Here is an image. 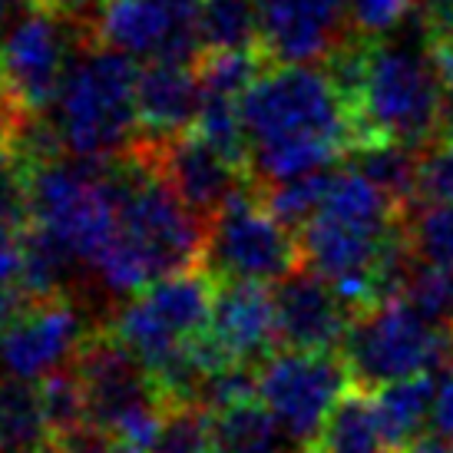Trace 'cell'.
I'll list each match as a JSON object with an SVG mask.
<instances>
[{
  "instance_id": "6da1fadb",
  "label": "cell",
  "mask_w": 453,
  "mask_h": 453,
  "mask_svg": "<svg viewBox=\"0 0 453 453\" xmlns=\"http://www.w3.org/2000/svg\"><path fill=\"white\" fill-rule=\"evenodd\" d=\"M407 209L361 169L331 176L327 196L302 228V262L331 281L351 311L401 295L414 249Z\"/></svg>"
},
{
  "instance_id": "7a4b0ae2",
  "label": "cell",
  "mask_w": 453,
  "mask_h": 453,
  "mask_svg": "<svg viewBox=\"0 0 453 453\" xmlns=\"http://www.w3.org/2000/svg\"><path fill=\"white\" fill-rule=\"evenodd\" d=\"M245 159L255 186L327 169L354 150V123L327 66L275 64L242 96Z\"/></svg>"
},
{
  "instance_id": "3957f363",
  "label": "cell",
  "mask_w": 453,
  "mask_h": 453,
  "mask_svg": "<svg viewBox=\"0 0 453 453\" xmlns=\"http://www.w3.org/2000/svg\"><path fill=\"white\" fill-rule=\"evenodd\" d=\"M205 219L179 199L150 152L119 156V202L110 245L89 275L113 295H136L152 281L189 272L205 255Z\"/></svg>"
},
{
  "instance_id": "277c9868",
  "label": "cell",
  "mask_w": 453,
  "mask_h": 453,
  "mask_svg": "<svg viewBox=\"0 0 453 453\" xmlns=\"http://www.w3.org/2000/svg\"><path fill=\"white\" fill-rule=\"evenodd\" d=\"M327 73L348 103L354 146L401 142L420 150L437 142L441 73L430 47L420 50L354 30V37L327 60Z\"/></svg>"
},
{
  "instance_id": "5b68a950",
  "label": "cell",
  "mask_w": 453,
  "mask_h": 453,
  "mask_svg": "<svg viewBox=\"0 0 453 453\" xmlns=\"http://www.w3.org/2000/svg\"><path fill=\"white\" fill-rule=\"evenodd\" d=\"M136 83L139 70L133 66V57L89 34L47 113L66 156L119 159L136 150Z\"/></svg>"
},
{
  "instance_id": "8992f818",
  "label": "cell",
  "mask_w": 453,
  "mask_h": 453,
  "mask_svg": "<svg viewBox=\"0 0 453 453\" xmlns=\"http://www.w3.org/2000/svg\"><path fill=\"white\" fill-rule=\"evenodd\" d=\"M341 357L357 388H384L417 374L453 371V325L417 311L403 295L354 311Z\"/></svg>"
},
{
  "instance_id": "52a82bcc",
  "label": "cell",
  "mask_w": 453,
  "mask_h": 453,
  "mask_svg": "<svg viewBox=\"0 0 453 453\" xmlns=\"http://www.w3.org/2000/svg\"><path fill=\"white\" fill-rule=\"evenodd\" d=\"M73 367L87 394L89 424L106 441L150 453L169 411L150 367L110 327L89 334Z\"/></svg>"
},
{
  "instance_id": "ba28073f",
  "label": "cell",
  "mask_w": 453,
  "mask_h": 453,
  "mask_svg": "<svg viewBox=\"0 0 453 453\" xmlns=\"http://www.w3.org/2000/svg\"><path fill=\"white\" fill-rule=\"evenodd\" d=\"M255 186V182H252ZM245 186L205 226V272L212 281H258L272 285L302 265V245L268 205L262 192Z\"/></svg>"
},
{
  "instance_id": "9c48e42d",
  "label": "cell",
  "mask_w": 453,
  "mask_h": 453,
  "mask_svg": "<svg viewBox=\"0 0 453 453\" xmlns=\"http://www.w3.org/2000/svg\"><path fill=\"white\" fill-rule=\"evenodd\" d=\"M89 40V24L37 7L0 37V76L17 116L50 113L73 53Z\"/></svg>"
},
{
  "instance_id": "30bf717a",
  "label": "cell",
  "mask_w": 453,
  "mask_h": 453,
  "mask_svg": "<svg viewBox=\"0 0 453 453\" xmlns=\"http://www.w3.org/2000/svg\"><path fill=\"white\" fill-rule=\"evenodd\" d=\"M255 374L258 397L295 447H315L334 403L351 384V371L334 351H272Z\"/></svg>"
},
{
  "instance_id": "8fae6325",
  "label": "cell",
  "mask_w": 453,
  "mask_h": 453,
  "mask_svg": "<svg viewBox=\"0 0 453 453\" xmlns=\"http://www.w3.org/2000/svg\"><path fill=\"white\" fill-rule=\"evenodd\" d=\"M89 34L133 60H199L202 0H113L93 20Z\"/></svg>"
},
{
  "instance_id": "7c38bea8",
  "label": "cell",
  "mask_w": 453,
  "mask_h": 453,
  "mask_svg": "<svg viewBox=\"0 0 453 453\" xmlns=\"http://www.w3.org/2000/svg\"><path fill=\"white\" fill-rule=\"evenodd\" d=\"M93 331L96 327H89L87 315L66 295L30 302L0 331V371L4 378L37 384L73 367Z\"/></svg>"
},
{
  "instance_id": "4fadbf2b",
  "label": "cell",
  "mask_w": 453,
  "mask_h": 453,
  "mask_svg": "<svg viewBox=\"0 0 453 453\" xmlns=\"http://www.w3.org/2000/svg\"><path fill=\"white\" fill-rule=\"evenodd\" d=\"M351 30V0H258V47L275 64H327Z\"/></svg>"
},
{
  "instance_id": "5bb4252c",
  "label": "cell",
  "mask_w": 453,
  "mask_h": 453,
  "mask_svg": "<svg viewBox=\"0 0 453 453\" xmlns=\"http://www.w3.org/2000/svg\"><path fill=\"white\" fill-rule=\"evenodd\" d=\"M136 150H142V146H136ZM142 152H150L156 169L176 189L179 199L186 202L196 215H202L205 222L235 192L252 186L249 165L242 163L239 156L226 152L209 136H202L199 129H189V133L169 139V142L156 146V150Z\"/></svg>"
},
{
  "instance_id": "9a60e30c",
  "label": "cell",
  "mask_w": 453,
  "mask_h": 453,
  "mask_svg": "<svg viewBox=\"0 0 453 453\" xmlns=\"http://www.w3.org/2000/svg\"><path fill=\"white\" fill-rule=\"evenodd\" d=\"M278 344L295 351H334L351 327V308L318 272L295 268L275 288Z\"/></svg>"
},
{
  "instance_id": "2e32d148",
  "label": "cell",
  "mask_w": 453,
  "mask_h": 453,
  "mask_svg": "<svg viewBox=\"0 0 453 453\" xmlns=\"http://www.w3.org/2000/svg\"><path fill=\"white\" fill-rule=\"evenodd\" d=\"M209 334L232 365L258 367L278 344L275 291L258 281H215Z\"/></svg>"
},
{
  "instance_id": "e0dca14e",
  "label": "cell",
  "mask_w": 453,
  "mask_h": 453,
  "mask_svg": "<svg viewBox=\"0 0 453 453\" xmlns=\"http://www.w3.org/2000/svg\"><path fill=\"white\" fill-rule=\"evenodd\" d=\"M199 70H192L186 60H152L146 70H139L136 83V146L156 150L169 139L189 133L196 127V119H199Z\"/></svg>"
},
{
  "instance_id": "ac0fdd59",
  "label": "cell",
  "mask_w": 453,
  "mask_h": 453,
  "mask_svg": "<svg viewBox=\"0 0 453 453\" xmlns=\"http://www.w3.org/2000/svg\"><path fill=\"white\" fill-rule=\"evenodd\" d=\"M0 453H60L34 380H0Z\"/></svg>"
},
{
  "instance_id": "d6986e66",
  "label": "cell",
  "mask_w": 453,
  "mask_h": 453,
  "mask_svg": "<svg viewBox=\"0 0 453 453\" xmlns=\"http://www.w3.org/2000/svg\"><path fill=\"white\" fill-rule=\"evenodd\" d=\"M205 417H209L212 453H278L281 443L288 441L258 394L205 411Z\"/></svg>"
},
{
  "instance_id": "ffe728a7",
  "label": "cell",
  "mask_w": 453,
  "mask_h": 453,
  "mask_svg": "<svg viewBox=\"0 0 453 453\" xmlns=\"http://www.w3.org/2000/svg\"><path fill=\"white\" fill-rule=\"evenodd\" d=\"M434 394H437L434 374H417V378H403L378 388L374 407H378V420L390 453H403L420 441L434 414Z\"/></svg>"
},
{
  "instance_id": "44dd1931",
  "label": "cell",
  "mask_w": 453,
  "mask_h": 453,
  "mask_svg": "<svg viewBox=\"0 0 453 453\" xmlns=\"http://www.w3.org/2000/svg\"><path fill=\"white\" fill-rule=\"evenodd\" d=\"M311 453H390L374 397H365L361 390H348L334 403Z\"/></svg>"
},
{
  "instance_id": "7402d4cb",
  "label": "cell",
  "mask_w": 453,
  "mask_h": 453,
  "mask_svg": "<svg viewBox=\"0 0 453 453\" xmlns=\"http://www.w3.org/2000/svg\"><path fill=\"white\" fill-rule=\"evenodd\" d=\"M202 47L205 50H262L258 0H202Z\"/></svg>"
},
{
  "instance_id": "603a6c76",
  "label": "cell",
  "mask_w": 453,
  "mask_h": 453,
  "mask_svg": "<svg viewBox=\"0 0 453 453\" xmlns=\"http://www.w3.org/2000/svg\"><path fill=\"white\" fill-rule=\"evenodd\" d=\"M331 176H334L331 169H318V173H304V176L285 179V182H272V186H265L262 199L285 226L298 232L321 209Z\"/></svg>"
},
{
  "instance_id": "cb8c5ba5",
  "label": "cell",
  "mask_w": 453,
  "mask_h": 453,
  "mask_svg": "<svg viewBox=\"0 0 453 453\" xmlns=\"http://www.w3.org/2000/svg\"><path fill=\"white\" fill-rule=\"evenodd\" d=\"M417 258L437 265L453 278V202H427L414 222H407Z\"/></svg>"
},
{
  "instance_id": "d4e9b609",
  "label": "cell",
  "mask_w": 453,
  "mask_h": 453,
  "mask_svg": "<svg viewBox=\"0 0 453 453\" xmlns=\"http://www.w3.org/2000/svg\"><path fill=\"white\" fill-rule=\"evenodd\" d=\"M150 453H212L205 411L196 407V403L169 407L163 427H159V437H156Z\"/></svg>"
},
{
  "instance_id": "484cf974",
  "label": "cell",
  "mask_w": 453,
  "mask_h": 453,
  "mask_svg": "<svg viewBox=\"0 0 453 453\" xmlns=\"http://www.w3.org/2000/svg\"><path fill=\"white\" fill-rule=\"evenodd\" d=\"M417 202H453V139H437L420 156Z\"/></svg>"
},
{
  "instance_id": "4316f807",
  "label": "cell",
  "mask_w": 453,
  "mask_h": 453,
  "mask_svg": "<svg viewBox=\"0 0 453 453\" xmlns=\"http://www.w3.org/2000/svg\"><path fill=\"white\" fill-rule=\"evenodd\" d=\"M417 0H351L354 30L365 37H388L411 17Z\"/></svg>"
},
{
  "instance_id": "83f0119b",
  "label": "cell",
  "mask_w": 453,
  "mask_h": 453,
  "mask_svg": "<svg viewBox=\"0 0 453 453\" xmlns=\"http://www.w3.org/2000/svg\"><path fill=\"white\" fill-rule=\"evenodd\" d=\"M27 222L0 215V285L20 288V272H24V239Z\"/></svg>"
},
{
  "instance_id": "f1b7e54d",
  "label": "cell",
  "mask_w": 453,
  "mask_h": 453,
  "mask_svg": "<svg viewBox=\"0 0 453 453\" xmlns=\"http://www.w3.org/2000/svg\"><path fill=\"white\" fill-rule=\"evenodd\" d=\"M434 437L453 443V371H447L443 384L434 394V414H430Z\"/></svg>"
},
{
  "instance_id": "f546056e",
  "label": "cell",
  "mask_w": 453,
  "mask_h": 453,
  "mask_svg": "<svg viewBox=\"0 0 453 453\" xmlns=\"http://www.w3.org/2000/svg\"><path fill=\"white\" fill-rule=\"evenodd\" d=\"M40 7H47V11H57L64 13V17H73V20H93L96 13L106 7V4H113V0H37Z\"/></svg>"
},
{
  "instance_id": "4dcf8cb0",
  "label": "cell",
  "mask_w": 453,
  "mask_h": 453,
  "mask_svg": "<svg viewBox=\"0 0 453 453\" xmlns=\"http://www.w3.org/2000/svg\"><path fill=\"white\" fill-rule=\"evenodd\" d=\"M27 295L20 288H13V285H0V331L11 325L13 318L20 315L27 308Z\"/></svg>"
},
{
  "instance_id": "1f68e13d",
  "label": "cell",
  "mask_w": 453,
  "mask_h": 453,
  "mask_svg": "<svg viewBox=\"0 0 453 453\" xmlns=\"http://www.w3.org/2000/svg\"><path fill=\"white\" fill-rule=\"evenodd\" d=\"M437 139H453V70L441 76V129Z\"/></svg>"
},
{
  "instance_id": "d6a6232c",
  "label": "cell",
  "mask_w": 453,
  "mask_h": 453,
  "mask_svg": "<svg viewBox=\"0 0 453 453\" xmlns=\"http://www.w3.org/2000/svg\"><path fill=\"white\" fill-rule=\"evenodd\" d=\"M37 0H0V37L11 30L13 24H20L27 13L37 11Z\"/></svg>"
},
{
  "instance_id": "836d02e7",
  "label": "cell",
  "mask_w": 453,
  "mask_h": 453,
  "mask_svg": "<svg viewBox=\"0 0 453 453\" xmlns=\"http://www.w3.org/2000/svg\"><path fill=\"white\" fill-rule=\"evenodd\" d=\"M20 119H24V116H17V110L11 106V100H7V89H4V76H0V136H4V133H11Z\"/></svg>"
},
{
  "instance_id": "e575fe53",
  "label": "cell",
  "mask_w": 453,
  "mask_h": 453,
  "mask_svg": "<svg viewBox=\"0 0 453 453\" xmlns=\"http://www.w3.org/2000/svg\"><path fill=\"white\" fill-rule=\"evenodd\" d=\"M403 453H453V443L441 441V437H420L414 447H407Z\"/></svg>"
},
{
  "instance_id": "d590c367",
  "label": "cell",
  "mask_w": 453,
  "mask_h": 453,
  "mask_svg": "<svg viewBox=\"0 0 453 453\" xmlns=\"http://www.w3.org/2000/svg\"><path fill=\"white\" fill-rule=\"evenodd\" d=\"M100 453H146V450H133V447H123V443H113V441H110Z\"/></svg>"
}]
</instances>
